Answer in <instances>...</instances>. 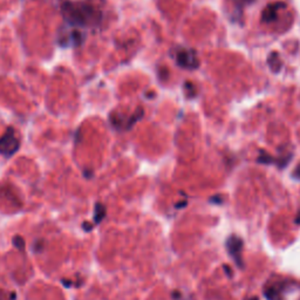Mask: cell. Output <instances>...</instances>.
<instances>
[{
	"instance_id": "52a82bcc",
	"label": "cell",
	"mask_w": 300,
	"mask_h": 300,
	"mask_svg": "<svg viewBox=\"0 0 300 300\" xmlns=\"http://www.w3.org/2000/svg\"><path fill=\"white\" fill-rule=\"evenodd\" d=\"M13 244H14V246H16L17 249L23 250L25 248V241H24V238L21 237V236H16V237H13Z\"/></svg>"
},
{
	"instance_id": "7a4b0ae2",
	"label": "cell",
	"mask_w": 300,
	"mask_h": 300,
	"mask_svg": "<svg viewBox=\"0 0 300 300\" xmlns=\"http://www.w3.org/2000/svg\"><path fill=\"white\" fill-rule=\"evenodd\" d=\"M20 142L16 136L12 127H9L5 134L0 137V155L5 157H12L19 150Z\"/></svg>"
},
{
	"instance_id": "8992f818",
	"label": "cell",
	"mask_w": 300,
	"mask_h": 300,
	"mask_svg": "<svg viewBox=\"0 0 300 300\" xmlns=\"http://www.w3.org/2000/svg\"><path fill=\"white\" fill-rule=\"evenodd\" d=\"M105 217H106L105 206L101 203H96L95 204V209H94V223L98 224L101 221H104Z\"/></svg>"
},
{
	"instance_id": "6da1fadb",
	"label": "cell",
	"mask_w": 300,
	"mask_h": 300,
	"mask_svg": "<svg viewBox=\"0 0 300 300\" xmlns=\"http://www.w3.org/2000/svg\"><path fill=\"white\" fill-rule=\"evenodd\" d=\"M61 13L66 24L73 27H94L101 24L102 12L93 4L84 2H65Z\"/></svg>"
},
{
	"instance_id": "277c9868",
	"label": "cell",
	"mask_w": 300,
	"mask_h": 300,
	"mask_svg": "<svg viewBox=\"0 0 300 300\" xmlns=\"http://www.w3.org/2000/svg\"><path fill=\"white\" fill-rule=\"evenodd\" d=\"M285 9V4L278 3V4H270L269 6L264 10L262 14V21L264 24H271L277 20L279 11Z\"/></svg>"
},
{
	"instance_id": "3957f363",
	"label": "cell",
	"mask_w": 300,
	"mask_h": 300,
	"mask_svg": "<svg viewBox=\"0 0 300 300\" xmlns=\"http://www.w3.org/2000/svg\"><path fill=\"white\" fill-rule=\"evenodd\" d=\"M176 63L183 69L193 70L199 67V60L197 53L190 48H179L175 53Z\"/></svg>"
},
{
	"instance_id": "ba28073f",
	"label": "cell",
	"mask_w": 300,
	"mask_h": 300,
	"mask_svg": "<svg viewBox=\"0 0 300 300\" xmlns=\"http://www.w3.org/2000/svg\"><path fill=\"white\" fill-rule=\"evenodd\" d=\"M42 243H44V242H39V243L37 242V243H35V244H34V251L35 252H40L41 251L42 246H44V244H42Z\"/></svg>"
},
{
	"instance_id": "9c48e42d",
	"label": "cell",
	"mask_w": 300,
	"mask_h": 300,
	"mask_svg": "<svg viewBox=\"0 0 300 300\" xmlns=\"http://www.w3.org/2000/svg\"><path fill=\"white\" fill-rule=\"evenodd\" d=\"M82 228H83V230H86V231H90L91 229L94 228V225H91V224L87 223V222H86V223H83V224H82Z\"/></svg>"
},
{
	"instance_id": "5b68a950",
	"label": "cell",
	"mask_w": 300,
	"mask_h": 300,
	"mask_svg": "<svg viewBox=\"0 0 300 300\" xmlns=\"http://www.w3.org/2000/svg\"><path fill=\"white\" fill-rule=\"evenodd\" d=\"M267 63H269V67L273 72H279L281 66H283L281 60L279 59V55L277 53H271L269 59H267Z\"/></svg>"
}]
</instances>
